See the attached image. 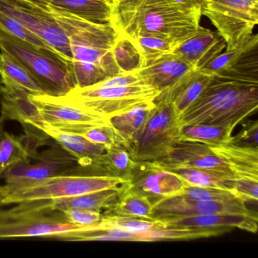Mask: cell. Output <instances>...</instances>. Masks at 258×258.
<instances>
[{
	"label": "cell",
	"instance_id": "cell-37",
	"mask_svg": "<svg viewBox=\"0 0 258 258\" xmlns=\"http://www.w3.org/2000/svg\"><path fill=\"white\" fill-rule=\"evenodd\" d=\"M181 196L196 201H226L238 199L229 190L185 185Z\"/></svg>",
	"mask_w": 258,
	"mask_h": 258
},
{
	"label": "cell",
	"instance_id": "cell-5",
	"mask_svg": "<svg viewBox=\"0 0 258 258\" xmlns=\"http://www.w3.org/2000/svg\"><path fill=\"white\" fill-rule=\"evenodd\" d=\"M127 187V181L107 176L66 174L41 180L0 185V206L52 200Z\"/></svg>",
	"mask_w": 258,
	"mask_h": 258
},
{
	"label": "cell",
	"instance_id": "cell-38",
	"mask_svg": "<svg viewBox=\"0 0 258 258\" xmlns=\"http://www.w3.org/2000/svg\"><path fill=\"white\" fill-rule=\"evenodd\" d=\"M245 46L246 45L241 49L226 50L224 52H221L214 57L208 64H205L200 70L205 71L211 75H214L232 67L242 56L245 50Z\"/></svg>",
	"mask_w": 258,
	"mask_h": 258
},
{
	"label": "cell",
	"instance_id": "cell-41",
	"mask_svg": "<svg viewBox=\"0 0 258 258\" xmlns=\"http://www.w3.org/2000/svg\"><path fill=\"white\" fill-rule=\"evenodd\" d=\"M176 1L185 8L201 13L204 0H176Z\"/></svg>",
	"mask_w": 258,
	"mask_h": 258
},
{
	"label": "cell",
	"instance_id": "cell-22",
	"mask_svg": "<svg viewBox=\"0 0 258 258\" xmlns=\"http://www.w3.org/2000/svg\"><path fill=\"white\" fill-rule=\"evenodd\" d=\"M0 80L7 91L28 95L46 94L40 81L14 57L0 52Z\"/></svg>",
	"mask_w": 258,
	"mask_h": 258
},
{
	"label": "cell",
	"instance_id": "cell-14",
	"mask_svg": "<svg viewBox=\"0 0 258 258\" xmlns=\"http://www.w3.org/2000/svg\"><path fill=\"white\" fill-rule=\"evenodd\" d=\"M28 99L44 122L66 132L84 125L110 123L109 119L106 117L64 103L55 96L28 95Z\"/></svg>",
	"mask_w": 258,
	"mask_h": 258
},
{
	"label": "cell",
	"instance_id": "cell-36",
	"mask_svg": "<svg viewBox=\"0 0 258 258\" xmlns=\"http://www.w3.org/2000/svg\"><path fill=\"white\" fill-rule=\"evenodd\" d=\"M225 186L244 202H257L258 180L250 178L236 177L225 181Z\"/></svg>",
	"mask_w": 258,
	"mask_h": 258
},
{
	"label": "cell",
	"instance_id": "cell-7",
	"mask_svg": "<svg viewBox=\"0 0 258 258\" xmlns=\"http://www.w3.org/2000/svg\"><path fill=\"white\" fill-rule=\"evenodd\" d=\"M140 134L127 143L134 161H154L163 158L181 142L179 117L171 104L155 100Z\"/></svg>",
	"mask_w": 258,
	"mask_h": 258
},
{
	"label": "cell",
	"instance_id": "cell-4",
	"mask_svg": "<svg viewBox=\"0 0 258 258\" xmlns=\"http://www.w3.org/2000/svg\"><path fill=\"white\" fill-rule=\"evenodd\" d=\"M161 92L148 85L136 72H122L97 84L75 87L60 101L109 119L143 102L155 101Z\"/></svg>",
	"mask_w": 258,
	"mask_h": 258
},
{
	"label": "cell",
	"instance_id": "cell-21",
	"mask_svg": "<svg viewBox=\"0 0 258 258\" xmlns=\"http://www.w3.org/2000/svg\"><path fill=\"white\" fill-rule=\"evenodd\" d=\"M193 69L186 61L173 53L164 55L137 71L148 85L162 92Z\"/></svg>",
	"mask_w": 258,
	"mask_h": 258
},
{
	"label": "cell",
	"instance_id": "cell-19",
	"mask_svg": "<svg viewBox=\"0 0 258 258\" xmlns=\"http://www.w3.org/2000/svg\"><path fill=\"white\" fill-rule=\"evenodd\" d=\"M166 227L180 229H223L229 231L235 228L256 233L257 215L247 214H211L159 220Z\"/></svg>",
	"mask_w": 258,
	"mask_h": 258
},
{
	"label": "cell",
	"instance_id": "cell-26",
	"mask_svg": "<svg viewBox=\"0 0 258 258\" xmlns=\"http://www.w3.org/2000/svg\"><path fill=\"white\" fill-rule=\"evenodd\" d=\"M155 105V101L143 102L127 111L111 117L110 123L128 143L140 134Z\"/></svg>",
	"mask_w": 258,
	"mask_h": 258
},
{
	"label": "cell",
	"instance_id": "cell-12",
	"mask_svg": "<svg viewBox=\"0 0 258 258\" xmlns=\"http://www.w3.org/2000/svg\"><path fill=\"white\" fill-rule=\"evenodd\" d=\"M256 214V213H255ZM211 214H253L240 199L226 201H196L181 195L161 199L154 204L152 219L178 218Z\"/></svg>",
	"mask_w": 258,
	"mask_h": 258
},
{
	"label": "cell",
	"instance_id": "cell-17",
	"mask_svg": "<svg viewBox=\"0 0 258 258\" xmlns=\"http://www.w3.org/2000/svg\"><path fill=\"white\" fill-rule=\"evenodd\" d=\"M126 188L102 190L88 194L52 200L24 202L17 204L16 206L21 209L28 211L47 210L61 211L70 208H77L101 212L102 209H107L115 205Z\"/></svg>",
	"mask_w": 258,
	"mask_h": 258
},
{
	"label": "cell",
	"instance_id": "cell-28",
	"mask_svg": "<svg viewBox=\"0 0 258 258\" xmlns=\"http://www.w3.org/2000/svg\"><path fill=\"white\" fill-rule=\"evenodd\" d=\"M234 129L211 124H195L181 127V141L196 142L208 146L231 143Z\"/></svg>",
	"mask_w": 258,
	"mask_h": 258
},
{
	"label": "cell",
	"instance_id": "cell-2",
	"mask_svg": "<svg viewBox=\"0 0 258 258\" xmlns=\"http://www.w3.org/2000/svg\"><path fill=\"white\" fill-rule=\"evenodd\" d=\"M201 17L200 12L185 8L176 0H111L109 24L131 41L157 36L174 47L199 31Z\"/></svg>",
	"mask_w": 258,
	"mask_h": 258
},
{
	"label": "cell",
	"instance_id": "cell-42",
	"mask_svg": "<svg viewBox=\"0 0 258 258\" xmlns=\"http://www.w3.org/2000/svg\"><path fill=\"white\" fill-rule=\"evenodd\" d=\"M6 120L0 115V137L2 136L3 133L4 131V125H5Z\"/></svg>",
	"mask_w": 258,
	"mask_h": 258
},
{
	"label": "cell",
	"instance_id": "cell-24",
	"mask_svg": "<svg viewBox=\"0 0 258 258\" xmlns=\"http://www.w3.org/2000/svg\"><path fill=\"white\" fill-rule=\"evenodd\" d=\"M59 11L94 23H109L111 0H41Z\"/></svg>",
	"mask_w": 258,
	"mask_h": 258
},
{
	"label": "cell",
	"instance_id": "cell-11",
	"mask_svg": "<svg viewBox=\"0 0 258 258\" xmlns=\"http://www.w3.org/2000/svg\"><path fill=\"white\" fill-rule=\"evenodd\" d=\"M79 167L78 160L58 143L37 151L29 162L18 164L4 173L6 184H18L41 180L60 175L75 174Z\"/></svg>",
	"mask_w": 258,
	"mask_h": 258
},
{
	"label": "cell",
	"instance_id": "cell-8",
	"mask_svg": "<svg viewBox=\"0 0 258 258\" xmlns=\"http://www.w3.org/2000/svg\"><path fill=\"white\" fill-rule=\"evenodd\" d=\"M201 14L224 39L226 50L244 47L258 23V0H204Z\"/></svg>",
	"mask_w": 258,
	"mask_h": 258
},
{
	"label": "cell",
	"instance_id": "cell-31",
	"mask_svg": "<svg viewBox=\"0 0 258 258\" xmlns=\"http://www.w3.org/2000/svg\"><path fill=\"white\" fill-rule=\"evenodd\" d=\"M68 132L78 134L92 143L102 145L107 149L117 146H124L127 148L126 140L111 123L84 125L74 128Z\"/></svg>",
	"mask_w": 258,
	"mask_h": 258
},
{
	"label": "cell",
	"instance_id": "cell-15",
	"mask_svg": "<svg viewBox=\"0 0 258 258\" xmlns=\"http://www.w3.org/2000/svg\"><path fill=\"white\" fill-rule=\"evenodd\" d=\"M39 129L77 158L79 167L75 174L102 176L100 159L106 152L105 146L92 143L78 134L56 129L44 120Z\"/></svg>",
	"mask_w": 258,
	"mask_h": 258
},
{
	"label": "cell",
	"instance_id": "cell-1",
	"mask_svg": "<svg viewBox=\"0 0 258 258\" xmlns=\"http://www.w3.org/2000/svg\"><path fill=\"white\" fill-rule=\"evenodd\" d=\"M202 94L179 117V126L211 124L235 129L258 108V36L253 34L232 67L212 75Z\"/></svg>",
	"mask_w": 258,
	"mask_h": 258
},
{
	"label": "cell",
	"instance_id": "cell-3",
	"mask_svg": "<svg viewBox=\"0 0 258 258\" xmlns=\"http://www.w3.org/2000/svg\"><path fill=\"white\" fill-rule=\"evenodd\" d=\"M43 4L70 42L76 87H86L122 73L114 55L118 34L109 23L89 22Z\"/></svg>",
	"mask_w": 258,
	"mask_h": 258
},
{
	"label": "cell",
	"instance_id": "cell-10",
	"mask_svg": "<svg viewBox=\"0 0 258 258\" xmlns=\"http://www.w3.org/2000/svg\"><path fill=\"white\" fill-rule=\"evenodd\" d=\"M0 12L21 22L72 66L69 37L43 4L31 0H0Z\"/></svg>",
	"mask_w": 258,
	"mask_h": 258
},
{
	"label": "cell",
	"instance_id": "cell-34",
	"mask_svg": "<svg viewBox=\"0 0 258 258\" xmlns=\"http://www.w3.org/2000/svg\"><path fill=\"white\" fill-rule=\"evenodd\" d=\"M114 55L123 72H136L141 68V56L135 44L120 34L114 44Z\"/></svg>",
	"mask_w": 258,
	"mask_h": 258
},
{
	"label": "cell",
	"instance_id": "cell-23",
	"mask_svg": "<svg viewBox=\"0 0 258 258\" xmlns=\"http://www.w3.org/2000/svg\"><path fill=\"white\" fill-rule=\"evenodd\" d=\"M209 146L225 161L236 177L258 180V148L237 146L232 143Z\"/></svg>",
	"mask_w": 258,
	"mask_h": 258
},
{
	"label": "cell",
	"instance_id": "cell-43",
	"mask_svg": "<svg viewBox=\"0 0 258 258\" xmlns=\"http://www.w3.org/2000/svg\"><path fill=\"white\" fill-rule=\"evenodd\" d=\"M31 1H34V2H40L41 0H31Z\"/></svg>",
	"mask_w": 258,
	"mask_h": 258
},
{
	"label": "cell",
	"instance_id": "cell-29",
	"mask_svg": "<svg viewBox=\"0 0 258 258\" xmlns=\"http://www.w3.org/2000/svg\"><path fill=\"white\" fill-rule=\"evenodd\" d=\"M153 205L149 198L126 189L115 205L105 209L103 215L152 219Z\"/></svg>",
	"mask_w": 258,
	"mask_h": 258
},
{
	"label": "cell",
	"instance_id": "cell-6",
	"mask_svg": "<svg viewBox=\"0 0 258 258\" xmlns=\"http://www.w3.org/2000/svg\"><path fill=\"white\" fill-rule=\"evenodd\" d=\"M0 50L22 63L43 86L46 94L62 96L76 87L72 66L58 55L0 31Z\"/></svg>",
	"mask_w": 258,
	"mask_h": 258
},
{
	"label": "cell",
	"instance_id": "cell-18",
	"mask_svg": "<svg viewBox=\"0 0 258 258\" xmlns=\"http://www.w3.org/2000/svg\"><path fill=\"white\" fill-rule=\"evenodd\" d=\"M226 47L224 39L217 31L201 26L195 35L174 46L172 53L180 57L193 69H201Z\"/></svg>",
	"mask_w": 258,
	"mask_h": 258
},
{
	"label": "cell",
	"instance_id": "cell-33",
	"mask_svg": "<svg viewBox=\"0 0 258 258\" xmlns=\"http://www.w3.org/2000/svg\"><path fill=\"white\" fill-rule=\"evenodd\" d=\"M0 31L7 33L31 46L49 51L59 56L52 48H51L47 43H45L38 36L36 35L26 27L24 26L19 21L2 12H0Z\"/></svg>",
	"mask_w": 258,
	"mask_h": 258
},
{
	"label": "cell",
	"instance_id": "cell-27",
	"mask_svg": "<svg viewBox=\"0 0 258 258\" xmlns=\"http://www.w3.org/2000/svg\"><path fill=\"white\" fill-rule=\"evenodd\" d=\"M30 155L29 146L24 136L17 137L4 131L0 137V179L18 164L29 162Z\"/></svg>",
	"mask_w": 258,
	"mask_h": 258
},
{
	"label": "cell",
	"instance_id": "cell-30",
	"mask_svg": "<svg viewBox=\"0 0 258 258\" xmlns=\"http://www.w3.org/2000/svg\"><path fill=\"white\" fill-rule=\"evenodd\" d=\"M134 164L135 161L124 146L108 148L100 159L101 170L103 176L121 178L126 181Z\"/></svg>",
	"mask_w": 258,
	"mask_h": 258
},
{
	"label": "cell",
	"instance_id": "cell-32",
	"mask_svg": "<svg viewBox=\"0 0 258 258\" xmlns=\"http://www.w3.org/2000/svg\"><path fill=\"white\" fill-rule=\"evenodd\" d=\"M132 42L141 56L140 69L164 55L172 53L173 49V46L170 42L157 36H145Z\"/></svg>",
	"mask_w": 258,
	"mask_h": 258
},
{
	"label": "cell",
	"instance_id": "cell-9",
	"mask_svg": "<svg viewBox=\"0 0 258 258\" xmlns=\"http://www.w3.org/2000/svg\"><path fill=\"white\" fill-rule=\"evenodd\" d=\"M87 226L71 223L60 211H28L15 206L0 209V239L44 237L77 232Z\"/></svg>",
	"mask_w": 258,
	"mask_h": 258
},
{
	"label": "cell",
	"instance_id": "cell-35",
	"mask_svg": "<svg viewBox=\"0 0 258 258\" xmlns=\"http://www.w3.org/2000/svg\"><path fill=\"white\" fill-rule=\"evenodd\" d=\"M159 220L139 217H119L103 215V218L97 224L99 228L121 229L128 232H144L161 226Z\"/></svg>",
	"mask_w": 258,
	"mask_h": 258
},
{
	"label": "cell",
	"instance_id": "cell-25",
	"mask_svg": "<svg viewBox=\"0 0 258 258\" xmlns=\"http://www.w3.org/2000/svg\"><path fill=\"white\" fill-rule=\"evenodd\" d=\"M164 169L174 173L178 177L180 178L185 185H188V186L228 190L225 186V181L236 178V176L232 173L213 171V170L196 168V167L178 166V167H166Z\"/></svg>",
	"mask_w": 258,
	"mask_h": 258
},
{
	"label": "cell",
	"instance_id": "cell-20",
	"mask_svg": "<svg viewBox=\"0 0 258 258\" xmlns=\"http://www.w3.org/2000/svg\"><path fill=\"white\" fill-rule=\"evenodd\" d=\"M212 77L205 71L191 69L171 87L161 92L155 100L171 104L179 117L202 94Z\"/></svg>",
	"mask_w": 258,
	"mask_h": 258
},
{
	"label": "cell",
	"instance_id": "cell-13",
	"mask_svg": "<svg viewBox=\"0 0 258 258\" xmlns=\"http://www.w3.org/2000/svg\"><path fill=\"white\" fill-rule=\"evenodd\" d=\"M185 186L180 178L156 161H135L126 189L146 196L155 204L161 199L181 194Z\"/></svg>",
	"mask_w": 258,
	"mask_h": 258
},
{
	"label": "cell",
	"instance_id": "cell-40",
	"mask_svg": "<svg viewBox=\"0 0 258 258\" xmlns=\"http://www.w3.org/2000/svg\"><path fill=\"white\" fill-rule=\"evenodd\" d=\"M231 143L237 146L258 148L257 120H250L244 123L241 132L232 137Z\"/></svg>",
	"mask_w": 258,
	"mask_h": 258
},
{
	"label": "cell",
	"instance_id": "cell-16",
	"mask_svg": "<svg viewBox=\"0 0 258 258\" xmlns=\"http://www.w3.org/2000/svg\"><path fill=\"white\" fill-rule=\"evenodd\" d=\"M154 161L163 168L182 166L233 174L209 146L196 142H179L167 155Z\"/></svg>",
	"mask_w": 258,
	"mask_h": 258
},
{
	"label": "cell",
	"instance_id": "cell-39",
	"mask_svg": "<svg viewBox=\"0 0 258 258\" xmlns=\"http://www.w3.org/2000/svg\"><path fill=\"white\" fill-rule=\"evenodd\" d=\"M61 212L69 222L80 226L98 224L103 218L102 213L91 210L70 208L61 211Z\"/></svg>",
	"mask_w": 258,
	"mask_h": 258
}]
</instances>
